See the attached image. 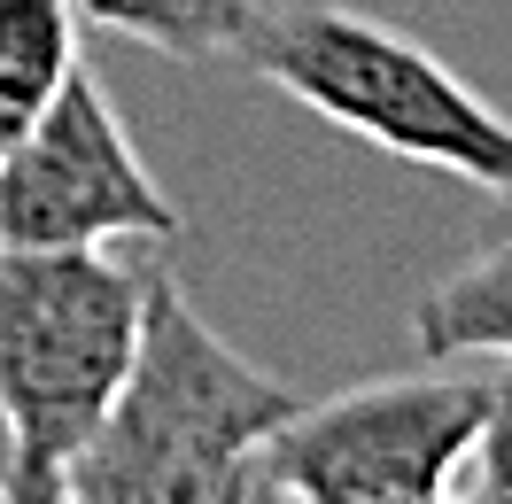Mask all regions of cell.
Wrapping results in <instances>:
<instances>
[{
  "mask_svg": "<svg viewBox=\"0 0 512 504\" xmlns=\"http://www.w3.org/2000/svg\"><path fill=\"white\" fill-rule=\"evenodd\" d=\"M443 504H489V497H474L466 481H450V489H443Z\"/></svg>",
  "mask_w": 512,
  "mask_h": 504,
  "instance_id": "cell-11",
  "label": "cell"
},
{
  "mask_svg": "<svg viewBox=\"0 0 512 504\" xmlns=\"http://www.w3.org/2000/svg\"><path fill=\"white\" fill-rule=\"evenodd\" d=\"M225 504H295V497H288V489H280V481H272V473H264V466H256V458H249V466H241V481H233V497H225Z\"/></svg>",
  "mask_w": 512,
  "mask_h": 504,
  "instance_id": "cell-10",
  "label": "cell"
},
{
  "mask_svg": "<svg viewBox=\"0 0 512 504\" xmlns=\"http://www.w3.org/2000/svg\"><path fill=\"white\" fill-rule=\"evenodd\" d=\"M295 404L288 380L249 365L218 326H202L171 272H156L132 373L70 450L55 504H225Z\"/></svg>",
  "mask_w": 512,
  "mask_h": 504,
  "instance_id": "cell-1",
  "label": "cell"
},
{
  "mask_svg": "<svg viewBox=\"0 0 512 504\" xmlns=\"http://www.w3.org/2000/svg\"><path fill=\"white\" fill-rule=\"evenodd\" d=\"M156 264L117 249H0V419L16 466L63 473L125 388Z\"/></svg>",
  "mask_w": 512,
  "mask_h": 504,
  "instance_id": "cell-3",
  "label": "cell"
},
{
  "mask_svg": "<svg viewBox=\"0 0 512 504\" xmlns=\"http://www.w3.org/2000/svg\"><path fill=\"white\" fill-rule=\"evenodd\" d=\"M458 481L489 504H512V357H505L497 380H481V419H474V442H466Z\"/></svg>",
  "mask_w": 512,
  "mask_h": 504,
  "instance_id": "cell-9",
  "label": "cell"
},
{
  "mask_svg": "<svg viewBox=\"0 0 512 504\" xmlns=\"http://www.w3.org/2000/svg\"><path fill=\"white\" fill-rule=\"evenodd\" d=\"M497 233H512V194H505V210H497Z\"/></svg>",
  "mask_w": 512,
  "mask_h": 504,
  "instance_id": "cell-13",
  "label": "cell"
},
{
  "mask_svg": "<svg viewBox=\"0 0 512 504\" xmlns=\"http://www.w3.org/2000/svg\"><path fill=\"white\" fill-rule=\"evenodd\" d=\"M241 63L381 156L450 171L481 194H512V125L443 55H427L381 16L326 8V0L280 8L256 24Z\"/></svg>",
  "mask_w": 512,
  "mask_h": 504,
  "instance_id": "cell-2",
  "label": "cell"
},
{
  "mask_svg": "<svg viewBox=\"0 0 512 504\" xmlns=\"http://www.w3.org/2000/svg\"><path fill=\"white\" fill-rule=\"evenodd\" d=\"M70 8H78V24H109L171 63H225V55L241 63L264 24L256 0H70Z\"/></svg>",
  "mask_w": 512,
  "mask_h": 504,
  "instance_id": "cell-8",
  "label": "cell"
},
{
  "mask_svg": "<svg viewBox=\"0 0 512 504\" xmlns=\"http://www.w3.org/2000/svg\"><path fill=\"white\" fill-rule=\"evenodd\" d=\"M419 357H512V233L450 264L419 295Z\"/></svg>",
  "mask_w": 512,
  "mask_h": 504,
  "instance_id": "cell-6",
  "label": "cell"
},
{
  "mask_svg": "<svg viewBox=\"0 0 512 504\" xmlns=\"http://www.w3.org/2000/svg\"><path fill=\"white\" fill-rule=\"evenodd\" d=\"M78 70V8L70 0H0V156L39 125Z\"/></svg>",
  "mask_w": 512,
  "mask_h": 504,
  "instance_id": "cell-7",
  "label": "cell"
},
{
  "mask_svg": "<svg viewBox=\"0 0 512 504\" xmlns=\"http://www.w3.org/2000/svg\"><path fill=\"white\" fill-rule=\"evenodd\" d=\"M8 466H16V442H8V419H0V481H8Z\"/></svg>",
  "mask_w": 512,
  "mask_h": 504,
  "instance_id": "cell-12",
  "label": "cell"
},
{
  "mask_svg": "<svg viewBox=\"0 0 512 504\" xmlns=\"http://www.w3.org/2000/svg\"><path fill=\"white\" fill-rule=\"evenodd\" d=\"M481 419V380L419 373L295 404L256 466L295 504H443Z\"/></svg>",
  "mask_w": 512,
  "mask_h": 504,
  "instance_id": "cell-4",
  "label": "cell"
},
{
  "mask_svg": "<svg viewBox=\"0 0 512 504\" xmlns=\"http://www.w3.org/2000/svg\"><path fill=\"white\" fill-rule=\"evenodd\" d=\"M117 241H179V210L140 163L101 78L78 63L39 109V125L0 156V249H117Z\"/></svg>",
  "mask_w": 512,
  "mask_h": 504,
  "instance_id": "cell-5",
  "label": "cell"
}]
</instances>
